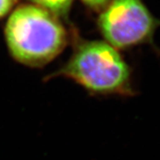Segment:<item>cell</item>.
I'll return each instance as SVG.
<instances>
[{
	"instance_id": "obj_4",
	"label": "cell",
	"mask_w": 160,
	"mask_h": 160,
	"mask_svg": "<svg viewBox=\"0 0 160 160\" xmlns=\"http://www.w3.org/2000/svg\"><path fill=\"white\" fill-rule=\"evenodd\" d=\"M29 2L37 6L45 9L52 13L56 17L67 22L69 21L73 0H29Z\"/></svg>"
},
{
	"instance_id": "obj_1",
	"label": "cell",
	"mask_w": 160,
	"mask_h": 160,
	"mask_svg": "<svg viewBox=\"0 0 160 160\" xmlns=\"http://www.w3.org/2000/svg\"><path fill=\"white\" fill-rule=\"evenodd\" d=\"M71 41L73 49L69 60L46 77V81L65 78L94 96L133 94L131 69L118 49L106 41L82 39L75 30Z\"/></svg>"
},
{
	"instance_id": "obj_2",
	"label": "cell",
	"mask_w": 160,
	"mask_h": 160,
	"mask_svg": "<svg viewBox=\"0 0 160 160\" xmlns=\"http://www.w3.org/2000/svg\"><path fill=\"white\" fill-rule=\"evenodd\" d=\"M52 13L32 4L16 6L4 29L9 53L30 68H41L60 55L72 33Z\"/></svg>"
},
{
	"instance_id": "obj_6",
	"label": "cell",
	"mask_w": 160,
	"mask_h": 160,
	"mask_svg": "<svg viewBox=\"0 0 160 160\" xmlns=\"http://www.w3.org/2000/svg\"><path fill=\"white\" fill-rule=\"evenodd\" d=\"M18 1L19 0H0V20L12 12Z\"/></svg>"
},
{
	"instance_id": "obj_3",
	"label": "cell",
	"mask_w": 160,
	"mask_h": 160,
	"mask_svg": "<svg viewBox=\"0 0 160 160\" xmlns=\"http://www.w3.org/2000/svg\"><path fill=\"white\" fill-rule=\"evenodd\" d=\"M97 24L108 44L125 50L151 42L160 21L142 0H110L101 12Z\"/></svg>"
},
{
	"instance_id": "obj_5",
	"label": "cell",
	"mask_w": 160,
	"mask_h": 160,
	"mask_svg": "<svg viewBox=\"0 0 160 160\" xmlns=\"http://www.w3.org/2000/svg\"><path fill=\"white\" fill-rule=\"evenodd\" d=\"M85 6L93 12H101L106 7L110 0H80Z\"/></svg>"
}]
</instances>
